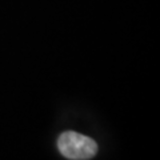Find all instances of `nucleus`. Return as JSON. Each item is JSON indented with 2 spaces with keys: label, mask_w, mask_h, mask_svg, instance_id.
Returning a JSON list of instances; mask_svg holds the SVG:
<instances>
[{
  "label": "nucleus",
  "mask_w": 160,
  "mask_h": 160,
  "mask_svg": "<svg viewBox=\"0 0 160 160\" xmlns=\"http://www.w3.org/2000/svg\"><path fill=\"white\" fill-rule=\"evenodd\" d=\"M58 148L64 158L71 160H88L98 152V144L92 138L75 131H66L60 135Z\"/></svg>",
  "instance_id": "nucleus-1"
}]
</instances>
